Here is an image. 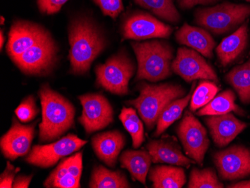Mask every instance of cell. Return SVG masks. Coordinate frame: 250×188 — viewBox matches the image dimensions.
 <instances>
[{"label": "cell", "instance_id": "8fae6325", "mask_svg": "<svg viewBox=\"0 0 250 188\" xmlns=\"http://www.w3.org/2000/svg\"><path fill=\"white\" fill-rule=\"evenodd\" d=\"M50 36V32L39 23L23 20L15 21L8 33L6 45L8 57L14 63L26 50Z\"/></svg>", "mask_w": 250, "mask_h": 188}, {"label": "cell", "instance_id": "3957f363", "mask_svg": "<svg viewBox=\"0 0 250 188\" xmlns=\"http://www.w3.org/2000/svg\"><path fill=\"white\" fill-rule=\"evenodd\" d=\"M130 44L138 63L135 81L155 83L172 75L174 50L168 42L152 40L133 42Z\"/></svg>", "mask_w": 250, "mask_h": 188}, {"label": "cell", "instance_id": "30bf717a", "mask_svg": "<svg viewBox=\"0 0 250 188\" xmlns=\"http://www.w3.org/2000/svg\"><path fill=\"white\" fill-rule=\"evenodd\" d=\"M177 134L188 156L202 166L210 141L207 130L190 112H185L177 128Z\"/></svg>", "mask_w": 250, "mask_h": 188}, {"label": "cell", "instance_id": "e0dca14e", "mask_svg": "<svg viewBox=\"0 0 250 188\" xmlns=\"http://www.w3.org/2000/svg\"><path fill=\"white\" fill-rule=\"evenodd\" d=\"M205 120L210 130L213 143L220 148L228 146L248 125L231 113L208 116Z\"/></svg>", "mask_w": 250, "mask_h": 188}, {"label": "cell", "instance_id": "7c38bea8", "mask_svg": "<svg viewBox=\"0 0 250 188\" xmlns=\"http://www.w3.org/2000/svg\"><path fill=\"white\" fill-rule=\"evenodd\" d=\"M83 106L79 122L87 134L102 130L113 121V109L109 101L101 94H86L79 97Z\"/></svg>", "mask_w": 250, "mask_h": 188}, {"label": "cell", "instance_id": "836d02e7", "mask_svg": "<svg viewBox=\"0 0 250 188\" xmlns=\"http://www.w3.org/2000/svg\"><path fill=\"white\" fill-rule=\"evenodd\" d=\"M68 0H37L39 12L43 15H52L58 13Z\"/></svg>", "mask_w": 250, "mask_h": 188}, {"label": "cell", "instance_id": "4316f807", "mask_svg": "<svg viewBox=\"0 0 250 188\" xmlns=\"http://www.w3.org/2000/svg\"><path fill=\"white\" fill-rule=\"evenodd\" d=\"M226 81L234 88L244 104H250V59L226 74Z\"/></svg>", "mask_w": 250, "mask_h": 188}, {"label": "cell", "instance_id": "8d00e7d4", "mask_svg": "<svg viewBox=\"0 0 250 188\" xmlns=\"http://www.w3.org/2000/svg\"><path fill=\"white\" fill-rule=\"evenodd\" d=\"M33 175H18L15 177L14 181V188H28L30 185Z\"/></svg>", "mask_w": 250, "mask_h": 188}, {"label": "cell", "instance_id": "1f68e13d", "mask_svg": "<svg viewBox=\"0 0 250 188\" xmlns=\"http://www.w3.org/2000/svg\"><path fill=\"white\" fill-rule=\"evenodd\" d=\"M39 112V109L36 105V98L32 95L25 98L15 110L17 117L22 123H29L33 120Z\"/></svg>", "mask_w": 250, "mask_h": 188}, {"label": "cell", "instance_id": "f546056e", "mask_svg": "<svg viewBox=\"0 0 250 188\" xmlns=\"http://www.w3.org/2000/svg\"><path fill=\"white\" fill-rule=\"evenodd\" d=\"M223 183L219 181L217 174L212 168L199 169L193 168L191 171L189 188H223Z\"/></svg>", "mask_w": 250, "mask_h": 188}, {"label": "cell", "instance_id": "f1b7e54d", "mask_svg": "<svg viewBox=\"0 0 250 188\" xmlns=\"http://www.w3.org/2000/svg\"><path fill=\"white\" fill-rule=\"evenodd\" d=\"M119 119L131 136L133 148H139L145 141L144 126L136 110L131 107H123Z\"/></svg>", "mask_w": 250, "mask_h": 188}, {"label": "cell", "instance_id": "2e32d148", "mask_svg": "<svg viewBox=\"0 0 250 188\" xmlns=\"http://www.w3.org/2000/svg\"><path fill=\"white\" fill-rule=\"evenodd\" d=\"M82 172L83 153L79 151L64 158L45 180L43 186L47 188H81Z\"/></svg>", "mask_w": 250, "mask_h": 188}, {"label": "cell", "instance_id": "9a60e30c", "mask_svg": "<svg viewBox=\"0 0 250 188\" xmlns=\"http://www.w3.org/2000/svg\"><path fill=\"white\" fill-rule=\"evenodd\" d=\"M36 123L37 121L29 125H22L14 119L11 128L0 140V148L5 158L15 161L29 153L36 134Z\"/></svg>", "mask_w": 250, "mask_h": 188}, {"label": "cell", "instance_id": "4fadbf2b", "mask_svg": "<svg viewBox=\"0 0 250 188\" xmlns=\"http://www.w3.org/2000/svg\"><path fill=\"white\" fill-rule=\"evenodd\" d=\"M172 71L186 82L198 79L218 82L217 73L206 60L195 50L180 47L172 63Z\"/></svg>", "mask_w": 250, "mask_h": 188}, {"label": "cell", "instance_id": "52a82bcc", "mask_svg": "<svg viewBox=\"0 0 250 188\" xmlns=\"http://www.w3.org/2000/svg\"><path fill=\"white\" fill-rule=\"evenodd\" d=\"M59 51L58 44L50 36L26 50L14 63L26 75L44 77L51 74L57 66Z\"/></svg>", "mask_w": 250, "mask_h": 188}, {"label": "cell", "instance_id": "44dd1931", "mask_svg": "<svg viewBox=\"0 0 250 188\" xmlns=\"http://www.w3.org/2000/svg\"><path fill=\"white\" fill-rule=\"evenodd\" d=\"M154 164H168L188 167L196 161L190 160L181 152L179 146L166 140H152L146 146Z\"/></svg>", "mask_w": 250, "mask_h": 188}, {"label": "cell", "instance_id": "9c48e42d", "mask_svg": "<svg viewBox=\"0 0 250 188\" xmlns=\"http://www.w3.org/2000/svg\"><path fill=\"white\" fill-rule=\"evenodd\" d=\"M172 29L150 14L136 11L130 14L122 26L123 40L141 41L151 39H168Z\"/></svg>", "mask_w": 250, "mask_h": 188}, {"label": "cell", "instance_id": "83f0119b", "mask_svg": "<svg viewBox=\"0 0 250 188\" xmlns=\"http://www.w3.org/2000/svg\"><path fill=\"white\" fill-rule=\"evenodd\" d=\"M135 3L169 23H178L181 19L173 0H133Z\"/></svg>", "mask_w": 250, "mask_h": 188}, {"label": "cell", "instance_id": "d4e9b609", "mask_svg": "<svg viewBox=\"0 0 250 188\" xmlns=\"http://www.w3.org/2000/svg\"><path fill=\"white\" fill-rule=\"evenodd\" d=\"M195 85H196V83L192 85L190 92L188 95L172 101L163 109L161 114L159 116L158 119H157V129L154 133V137L161 136L171 125L173 124L175 121L178 120L181 117L184 109L188 106L191 98H192Z\"/></svg>", "mask_w": 250, "mask_h": 188}, {"label": "cell", "instance_id": "f35d334b", "mask_svg": "<svg viewBox=\"0 0 250 188\" xmlns=\"http://www.w3.org/2000/svg\"><path fill=\"white\" fill-rule=\"evenodd\" d=\"M0 39H1V42H0V48H1V50H2L3 49L4 43H5V38L4 36L3 31L1 29V32H0Z\"/></svg>", "mask_w": 250, "mask_h": 188}, {"label": "cell", "instance_id": "8992f818", "mask_svg": "<svg viewBox=\"0 0 250 188\" xmlns=\"http://www.w3.org/2000/svg\"><path fill=\"white\" fill-rule=\"evenodd\" d=\"M134 72L131 59L125 52H119L109 57L104 64L96 66V84L115 95H127L129 81Z\"/></svg>", "mask_w": 250, "mask_h": 188}, {"label": "cell", "instance_id": "5b68a950", "mask_svg": "<svg viewBox=\"0 0 250 188\" xmlns=\"http://www.w3.org/2000/svg\"><path fill=\"white\" fill-rule=\"evenodd\" d=\"M250 16V5L223 2L211 8H198L195 22L213 34L223 35L237 27Z\"/></svg>", "mask_w": 250, "mask_h": 188}, {"label": "cell", "instance_id": "60d3db41", "mask_svg": "<svg viewBox=\"0 0 250 188\" xmlns=\"http://www.w3.org/2000/svg\"><path fill=\"white\" fill-rule=\"evenodd\" d=\"M246 1H247V2H250V0H246Z\"/></svg>", "mask_w": 250, "mask_h": 188}, {"label": "cell", "instance_id": "d6986e66", "mask_svg": "<svg viewBox=\"0 0 250 188\" xmlns=\"http://www.w3.org/2000/svg\"><path fill=\"white\" fill-rule=\"evenodd\" d=\"M175 39L180 44L194 49L207 58L213 57L216 42L206 29L194 27L185 23L175 33Z\"/></svg>", "mask_w": 250, "mask_h": 188}, {"label": "cell", "instance_id": "d590c367", "mask_svg": "<svg viewBox=\"0 0 250 188\" xmlns=\"http://www.w3.org/2000/svg\"><path fill=\"white\" fill-rule=\"evenodd\" d=\"M177 1L181 8L188 9V8H192L195 5H207L215 3L219 0H177Z\"/></svg>", "mask_w": 250, "mask_h": 188}, {"label": "cell", "instance_id": "ac0fdd59", "mask_svg": "<svg viewBox=\"0 0 250 188\" xmlns=\"http://www.w3.org/2000/svg\"><path fill=\"white\" fill-rule=\"evenodd\" d=\"M92 148L101 161L115 167L118 157L125 146V137L119 130H109L92 137Z\"/></svg>", "mask_w": 250, "mask_h": 188}, {"label": "cell", "instance_id": "7402d4cb", "mask_svg": "<svg viewBox=\"0 0 250 188\" xmlns=\"http://www.w3.org/2000/svg\"><path fill=\"white\" fill-rule=\"evenodd\" d=\"M121 166L127 169L135 180L146 185L152 159L151 154L144 150H127L120 157Z\"/></svg>", "mask_w": 250, "mask_h": 188}, {"label": "cell", "instance_id": "6da1fadb", "mask_svg": "<svg viewBox=\"0 0 250 188\" xmlns=\"http://www.w3.org/2000/svg\"><path fill=\"white\" fill-rule=\"evenodd\" d=\"M68 41L70 72L75 75L86 74L107 43L101 28L85 15H78L71 20Z\"/></svg>", "mask_w": 250, "mask_h": 188}, {"label": "cell", "instance_id": "277c9868", "mask_svg": "<svg viewBox=\"0 0 250 188\" xmlns=\"http://www.w3.org/2000/svg\"><path fill=\"white\" fill-rule=\"evenodd\" d=\"M140 95L134 100L127 102L134 106L144 121L147 130L157 124V119L167 104L185 97V88L174 84H150L143 81L138 85Z\"/></svg>", "mask_w": 250, "mask_h": 188}, {"label": "cell", "instance_id": "7a4b0ae2", "mask_svg": "<svg viewBox=\"0 0 250 188\" xmlns=\"http://www.w3.org/2000/svg\"><path fill=\"white\" fill-rule=\"evenodd\" d=\"M39 96L42 108L39 141H53L74 126L75 109L67 98L52 89L48 84L42 85Z\"/></svg>", "mask_w": 250, "mask_h": 188}, {"label": "cell", "instance_id": "4dcf8cb0", "mask_svg": "<svg viewBox=\"0 0 250 188\" xmlns=\"http://www.w3.org/2000/svg\"><path fill=\"white\" fill-rule=\"evenodd\" d=\"M220 88L217 84L210 81H202L192 93L191 98V111L195 112L199 108L203 107L216 96Z\"/></svg>", "mask_w": 250, "mask_h": 188}, {"label": "cell", "instance_id": "484cf974", "mask_svg": "<svg viewBox=\"0 0 250 188\" xmlns=\"http://www.w3.org/2000/svg\"><path fill=\"white\" fill-rule=\"evenodd\" d=\"M88 188H128L130 184L123 172L109 170L99 165L95 167L92 171Z\"/></svg>", "mask_w": 250, "mask_h": 188}, {"label": "cell", "instance_id": "603a6c76", "mask_svg": "<svg viewBox=\"0 0 250 188\" xmlns=\"http://www.w3.org/2000/svg\"><path fill=\"white\" fill-rule=\"evenodd\" d=\"M154 188H181L186 183V174L183 168L172 166H155L148 175Z\"/></svg>", "mask_w": 250, "mask_h": 188}, {"label": "cell", "instance_id": "e575fe53", "mask_svg": "<svg viewBox=\"0 0 250 188\" xmlns=\"http://www.w3.org/2000/svg\"><path fill=\"white\" fill-rule=\"evenodd\" d=\"M20 171V168L15 167L10 162L7 163L6 167L4 172L0 175V188H13L16 174Z\"/></svg>", "mask_w": 250, "mask_h": 188}, {"label": "cell", "instance_id": "ffe728a7", "mask_svg": "<svg viewBox=\"0 0 250 188\" xmlns=\"http://www.w3.org/2000/svg\"><path fill=\"white\" fill-rule=\"evenodd\" d=\"M248 42V26L245 23L231 36L223 39L216 49L220 64L226 67L238 60L247 49Z\"/></svg>", "mask_w": 250, "mask_h": 188}, {"label": "cell", "instance_id": "d6a6232c", "mask_svg": "<svg viewBox=\"0 0 250 188\" xmlns=\"http://www.w3.org/2000/svg\"><path fill=\"white\" fill-rule=\"evenodd\" d=\"M94 3L99 7L105 16L110 17L116 20L123 12L124 5L122 0H92Z\"/></svg>", "mask_w": 250, "mask_h": 188}, {"label": "cell", "instance_id": "5bb4252c", "mask_svg": "<svg viewBox=\"0 0 250 188\" xmlns=\"http://www.w3.org/2000/svg\"><path fill=\"white\" fill-rule=\"evenodd\" d=\"M213 161L223 180L244 179L250 175V148L233 146L213 154Z\"/></svg>", "mask_w": 250, "mask_h": 188}, {"label": "cell", "instance_id": "74e56055", "mask_svg": "<svg viewBox=\"0 0 250 188\" xmlns=\"http://www.w3.org/2000/svg\"><path fill=\"white\" fill-rule=\"evenodd\" d=\"M227 188H250V180L243 181V182H237V183L232 184L229 185Z\"/></svg>", "mask_w": 250, "mask_h": 188}, {"label": "cell", "instance_id": "ba28073f", "mask_svg": "<svg viewBox=\"0 0 250 188\" xmlns=\"http://www.w3.org/2000/svg\"><path fill=\"white\" fill-rule=\"evenodd\" d=\"M86 143V140L70 134L48 145L34 146L25 161L39 167H51L62 158L81 149Z\"/></svg>", "mask_w": 250, "mask_h": 188}, {"label": "cell", "instance_id": "cb8c5ba5", "mask_svg": "<svg viewBox=\"0 0 250 188\" xmlns=\"http://www.w3.org/2000/svg\"><path fill=\"white\" fill-rule=\"evenodd\" d=\"M236 96L231 89H226L219 94L197 113L198 116H217L235 112L240 116H245L244 110L235 104Z\"/></svg>", "mask_w": 250, "mask_h": 188}, {"label": "cell", "instance_id": "ab89813d", "mask_svg": "<svg viewBox=\"0 0 250 188\" xmlns=\"http://www.w3.org/2000/svg\"><path fill=\"white\" fill-rule=\"evenodd\" d=\"M4 21H5V19L3 17H1V25H3Z\"/></svg>", "mask_w": 250, "mask_h": 188}]
</instances>
